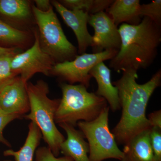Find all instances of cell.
<instances>
[{
	"label": "cell",
	"instance_id": "277c9868",
	"mask_svg": "<svg viewBox=\"0 0 161 161\" xmlns=\"http://www.w3.org/2000/svg\"><path fill=\"white\" fill-rule=\"evenodd\" d=\"M60 88L62 96L55 113L56 123L75 127L79 120L92 121L108 107L104 98L88 92L83 85L62 83Z\"/></svg>",
	"mask_w": 161,
	"mask_h": 161
},
{
	"label": "cell",
	"instance_id": "2e32d148",
	"mask_svg": "<svg viewBox=\"0 0 161 161\" xmlns=\"http://www.w3.org/2000/svg\"><path fill=\"white\" fill-rule=\"evenodd\" d=\"M42 138V133L37 126L31 122L29 125V131L25 143L18 151L6 150L4 153L6 156H12L16 161H33L36 149Z\"/></svg>",
	"mask_w": 161,
	"mask_h": 161
},
{
	"label": "cell",
	"instance_id": "484cf974",
	"mask_svg": "<svg viewBox=\"0 0 161 161\" xmlns=\"http://www.w3.org/2000/svg\"><path fill=\"white\" fill-rule=\"evenodd\" d=\"M34 3L35 6L41 11H48L52 6L51 2L48 0H36Z\"/></svg>",
	"mask_w": 161,
	"mask_h": 161
},
{
	"label": "cell",
	"instance_id": "d6986e66",
	"mask_svg": "<svg viewBox=\"0 0 161 161\" xmlns=\"http://www.w3.org/2000/svg\"><path fill=\"white\" fill-rule=\"evenodd\" d=\"M140 14L141 18H148L157 25L161 26V0H154L149 4L141 5Z\"/></svg>",
	"mask_w": 161,
	"mask_h": 161
},
{
	"label": "cell",
	"instance_id": "cb8c5ba5",
	"mask_svg": "<svg viewBox=\"0 0 161 161\" xmlns=\"http://www.w3.org/2000/svg\"><path fill=\"white\" fill-rule=\"evenodd\" d=\"M20 116L15 115L8 114L3 111L0 108V142L10 147L8 142L6 141L3 136V131L6 126L12 121L20 118Z\"/></svg>",
	"mask_w": 161,
	"mask_h": 161
},
{
	"label": "cell",
	"instance_id": "9a60e30c",
	"mask_svg": "<svg viewBox=\"0 0 161 161\" xmlns=\"http://www.w3.org/2000/svg\"><path fill=\"white\" fill-rule=\"evenodd\" d=\"M140 6L139 0H115L107 13L117 26L123 23L138 25L142 21Z\"/></svg>",
	"mask_w": 161,
	"mask_h": 161
},
{
	"label": "cell",
	"instance_id": "7c38bea8",
	"mask_svg": "<svg viewBox=\"0 0 161 161\" xmlns=\"http://www.w3.org/2000/svg\"><path fill=\"white\" fill-rule=\"evenodd\" d=\"M90 75L97 83L98 88L95 94L107 101L113 112L120 109L118 89L112 83L111 70L104 62L95 65L90 71Z\"/></svg>",
	"mask_w": 161,
	"mask_h": 161
},
{
	"label": "cell",
	"instance_id": "83f0119b",
	"mask_svg": "<svg viewBox=\"0 0 161 161\" xmlns=\"http://www.w3.org/2000/svg\"><path fill=\"white\" fill-rule=\"evenodd\" d=\"M9 161V160H6V161Z\"/></svg>",
	"mask_w": 161,
	"mask_h": 161
},
{
	"label": "cell",
	"instance_id": "5b68a950",
	"mask_svg": "<svg viewBox=\"0 0 161 161\" xmlns=\"http://www.w3.org/2000/svg\"><path fill=\"white\" fill-rule=\"evenodd\" d=\"M33 15L39 28L40 47L56 64L70 61L77 56V49L69 41L64 33L53 6L43 12L32 6Z\"/></svg>",
	"mask_w": 161,
	"mask_h": 161
},
{
	"label": "cell",
	"instance_id": "603a6c76",
	"mask_svg": "<svg viewBox=\"0 0 161 161\" xmlns=\"http://www.w3.org/2000/svg\"><path fill=\"white\" fill-rule=\"evenodd\" d=\"M36 161H73L71 158L64 156L57 158L48 147H41L36 152Z\"/></svg>",
	"mask_w": 161,
	"mask_h": 161
},
{
	"label": "cell",
	"instance_id": "7a4b0ae2",
	"mask_svg": "<svg viewBox=\"0 0 161 161\" xmlns=\"http://www.w3.org/2000/svg\"><path fill=\"white\" fill-rule=\"evenodd\" d=\"M118 30L120 49L110 60V67L118 72L137 71L149 67L157 55L161 41V26L144 17L138 25L123 23Z\"/></svg>",
	"mask_w": 161,
	"mask_h": 161
},
{
	"label": "cell",
	"instance_id": "8992f818",
	"mask_svg": "<svg viewBox=\"0 0 161 161\" xmlns=\"http://www.w3.org/2000/svg\"><path fill=\"white\" fill-rule=\"evenodd\" d=\"M109 107H107L94 120L81 121L77 124L88 142L90 161H103L109 158L121 161L122 158V151L117 146L109 127Z\"/></svg>",
	"mask_w": 161,
	"mask_h": 161
},
{
	"label": "cell",
	"instance_id": "3957f363",
	"mask_svg": "<svg viewBox=\"0 0 161 161\" xmlns=\"http://www.w3.org/2000/svg\"><path fill=\"white\" fill-rule=\"evenodd\" d=\"M30 113L24 117L34 123L40 129L42 137L55 157L60 154L61 144L65 140L63 134L58 130L55 115L60 99H52L48 97V84L44 80L36 83L27 82Z\"/></svg>",
	"mask_w": 161,
	"mask_h": 161
},
{
	"label": "cell",
	"instance_id": "44dd1931",
	"mask_svg": "<svg viewBox=\"0 0 161 161\" xmlns=\"http://www.w3.org/2000/svg\"><path fill=\"white\" fill-rule=\"evenodd\" d=\"M59 2L69 10H83L90 15L94 14L95 0H61Z\"/></svg>",
	"mask_w": 161,
	"mask_h": 161
},
{
	"label": "cell",
	"instance_id": "52a82bcc",
	"mask_svg": "<svg viewBox=\"0 0 161 161\" xmlns=\"http://www.w3.org/2000/svg\"><path fill=\"white\" fill-rule=\"evenodd\" d=\"M118 52L105 50L101 53H84L77 55L70 61L55 64L51 74L66 80L70 84L79 83L86 88L90 86V71L96 64L111 60Z\"/></svg>",
	"mask_w": 161,
	"mask_h": 161
},
{
	"label": "cell",
	"instance_id": "4316f807",
	"mask_svg": "<svg viewBox=\"0 0 161 161\" xmlns=\"http://www.w3.org/2000/svg\"><path fill=\"white\" fill-rule=\"evenodd\" d=\"M18 48H7L0 46V56L8 54L18 53Z\"/></svg>",
	"mask_w": 161,
	"mask_h": 161
},
{
	"label": "cell",
	"instance_id": "6da1fadb",
	"mask_svg": "<svg viewBox=\"0 0 161 161\" xmlns=\"http://www.w3.org/2000/svg\"><path fill=\"white\" fill-rule=\"evenodd\" d=\"M120 79L113 82L117 88L121 117L112 130L116 142L125 145L135 136L152 126L146 116L147 104L153 92L161 85V70H158L149 81L136 82V71H123Z\"/></svg>",
	"mask_w": 161,
	"mask_h": 161
},
{
	"label": "cell",
	"instance_id": "ac0fdd59",
	"mask_svg": "<svg viewBox=\"0 0 161 161\" xmlns=\"http://www.w3.org/2000/svg\"><path fill=\"white\" fill-rule=\"evenodd\" d=\"M28 38L27 32L17 29L0 20V42L18 48L25 45Z\"/></svg>",
	"mask_w": 161,
	"mask_h": 161
},
{
	"label": "cell",
	"instance_id": "8fae6325",
	"mask_svg": "<svg viewBox=\"0 0 161 161\" xmlns=\"http://www.w3.org/2000/svg\"><path fill=\"white\" fill-rule=\"evenodd\" d=\"M51 3L66 25L75 33L78 41V53L80 54L85 53L93 44V36L87 29L90 14L83 10L67 9L58 1H53Z\"/></svg>",
	"mask_w": 161,
	"mask_h": 161
},
{
	"label": "cell",
	"instance_id": "ffe728a7",
	"mask_svg": "<svg viewBox=\"0 0 161 161\" xmlns=\"http://www.w3.org/2000/svg\"><path fill=\"white\" fill-rule=\"evenodd\" d=\"M17 53L0 56V88L17 75L12 70V59Z\"/></svg>",
	"mask_w": 161,
	"mask_h": 161
},
{
	"label": "cell",
	"instance_id": "4fadbf2b",
	"mask_svg": "<svg viewBox=\"0 0 161 161\" xmlns=\"http://www.w3.org/2000/svg\"><path fill=\"white\" fill-rule=\"evenodd\" d=\"M66 132L67 138L61 144L60 152L65 156L71 158L73 161H90L89 158V147L85 140L80 130L66 123L59 124Z\"/></svg>",
	"mask_w": 161,
	"mask_h": 161
},
{
	"label": "cell",
	"instance_id": "d4e9b609",
	"mask_svg": "<svg viewBox=\"0 0 161 161\" xmlns=\"http://www.w3.org/2000/svg\"><path fill=\"white\" fill-rule=\"evenodd\" d=\"M148 119L152 127H158L161 129V110L150 113Z\"/></svg>",
	"mask_w": 161,
	"mask_h": 161
},
{
	"label": "cell",
	"instance_id": "5bb4252c",
	"mask_svg": "<svg viewBox=\"0 0 161 161\" xmlns=\"http://www.w3.org/2000/svg\"><path fill=\"white\" fill-rule=\"evenodd\" d=\"M150 129L139 133L125 145L121 161H154L150 144Z\"/></svg>",
	"mask_w": 161,
	"mask_h": 161
},
{
	"label": "cell",
	"instance_id": "7402d4cb",
	"mask_svg": "<svg viewBox=\"0 0 161 161\" xmlns=\"http://www.w3.org/2000/svg\"><path fill=\"white\" fill-rule=\"evenodd\" d=\"M150 141L154 161H161V129L152 127L150 131Z\"/></svg>",
	"mask_w": 161,
	"mask_h": 161
},
{
	"label": "cell",
	"instance_id": "9c48e42d",
	"mask_svg": "<svg viewBox=\"0 0 161 161\" xmlns=\"http://www.w3.org/2000/svg\"><path fill=\"white\" fill-rule=\"evenodd\" d=\"M88 23L95 31L92 46L94 53L105 50L119 52L121 39L118 28L107 13L90 15Z\"/></svg>",
	"mask_w": 161,
	"mask_h": 161
},
{
	"label": "cell",
	"instance_id": "30bf717a",
	"mask_svg": "<svg viewBox=\"0 0 161 161\" xmlns=\"http://www.w3.org/2000/svg\"><path fill=\"white\" fill-rule=\"evenodd\" d=\"M27 83L16 76L0 88V108L4 112L20 117L30 111Z\"/></svg>",
	"mask_w": 161,
	"mask_h": 161
},
{
	"label": "cell",
	"instance_id": "ba28073f",
	"mask_svg": "<svg viewBox=\"0 0 161 161\" xmlns=\"http://www.w3.org/2000/svg\"><path fill=\"white\" fill-rule=\"evenodd\" d=\"M34 34V43L31 47L23 53H18L11 60L13 72L16 75H19L26 83L37 73L48 76L56 64L41 49L38 31H35Z\"/></svg>",
	"mask_w": 161,
	"mask_h": 161
},
{
	"label": "cell",
	"instance_id": "e0dca14e",
	"mask_svg": "<svg viewBox=\"0 0 161 161\" xmlns=\"http://www.w3.org/2000/svg\"><path fill=\"white\" fill-rule=\"evenodd\" d=\"M32 6L26 0H0V14L15 22H25L31 16Z\"/></svg>",
	"mask_w": 161,
	"mask_h": 161
}]
</instances>
